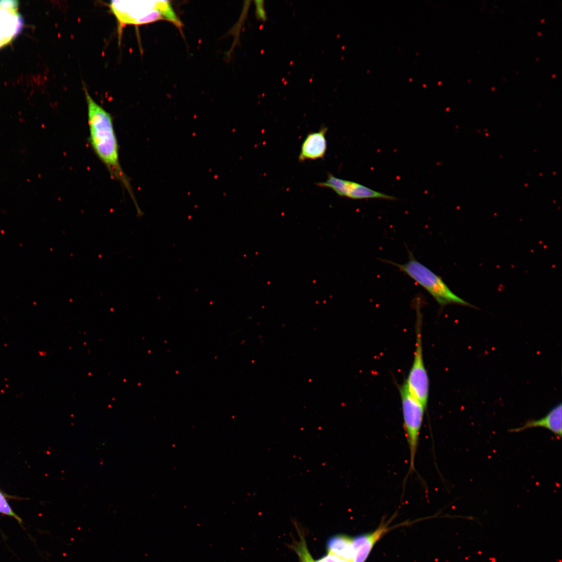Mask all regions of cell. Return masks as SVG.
<instances>
[{"instance_id": "1", "label": "cell", "mask_w": 562, "mask_h": 562, "mask_svg": "<svg viewBox=\"0 0 562 562\" xmlns=\"http://www.w3.org/2000/svg\"><path fill=\"white\" fill-rule=\"evenodd\" d=\"M84 90L87 104L89 141L92 148L113 179L119 182L128 192L138 214L141 215L130 180L120 163L118 142L111 115L95 101L85 87Z\"/></svg>"}, {"instance_id": "2", "label": "cell", "mask_w": 562, "mask_h": 562, "mask_svg": "<svg viewBox=\"0 0 562 562\" xmlns=\"http://www.w3.org/2000/svg\"><path fill=\"white\" fill-rule=\"evenodd\" d=\"M409 260L405 264H398L389 261L387 262L409 275L411 279L424 288L441 306L457 304L475 307L453 293L440 276L436 274L416 260L410 251H409Z\"/></svg>"}, {"instance_id": "3", "label": "cell", "mask_w": 562, "mask_h": 562, "mask_svg": "<svg viewBox=\"0 0 562 562\" xmlns=\"http://www.w3.org/2000/svg\"><path fill=\"white\" fill-rule=\"evenodd\" d=\"M109 6L122 25H140L164 20L172 6L168 1H113Z\"/></svg>"}, {"instance_id": "4", "label": "cell", "mask_w": 562, "mask_h": 562, "mask_svg": "<svg viewBox=\"0 0 562 562\" xmlns=\"http://www.w3.org/2000/svg\"><path fill=\"white\" fill-rule=\"evenodd\" d=\"M404 427L410 452V467L407 477L415 471L419 438L426 407L408 390L405 382L400 388Z\"/></svg>"}, {"instance_id": "5", "label": "cell", "mask_w": 562, "mask_h": 562, "mask_svg": "<svg viewBox=\"0 0 562 562\" xmlns=\"http://www.w3.org/2000/svg\"><path fill=\"white\" fill-rule=\"evenodd\" d=\"M417 338L412 366L405 382L411 395L426 407L428 404L429 380L423 359L421 333L422 316L417 308Z\"/></svg>"}, {"instance_id": "6", "label": "cell", "mask_w": 562, "mask_h": 562, "mask_svg": "<svg viewBox=\"0 0 562 562\" xmlns=\"http://www.w3.org/2000/svg\"><path fill=\"white\" fill-rule=\"evenodd\" d=\"M13 2H0V47L16 36L22 26L21 18L14 10Z\"/></svg>"}, {"instance_id": "7", "label": "cell", "mask_w": 562, "mask_h": 562, "mask_svg": "<svg viewBox=\"0 0 562 562\" xmlns=\"http://www.w3.org/2000/svg\"><path fill=\"white\" fill-rule=\"evenodd\" d=\"M328 128L322 127L317 132L310 133L303 141L298 157L299 161L317 160L325 157L327 151L326 138Z\"/></svg>"}, {"instance_id": "8", "label": "cell", "mask_w": 562, "mask_h": 562, "mask_svg": "<svg viewBox=\"0 0 562 562\" xmlns=\"http://www.w3.org/2000/svg\"><path fill=\"white\" fill-rule=\"evenodd\" d=\"M387 523L383 522L373 532L359 535L352 540V562H365L375 544L388 532Z\"/></svg>"}, {"instance_id": "9", "label": "cell", "mask_w": 562, "mask_h": 562, "mask_svg": "<svg viewBox=\"0 0 562 562\" xmlns=\"http://www.w3.org/2000/svg\"><path fill=\"white\" fill-rule=\"evenodd\" d=\"M542 427L550 430L561 438L562 434V406L560 403L554 407L543 418L539 420H529L520 427L509 430V433H519L527 429Z\"/></svg>"}, {"instance_id": "10", "label": "cell", "mask_w": 562, "mask_h": 562, "mask_svg": "<svg viewBox=\"0 0 562 562\" xmlns=\"http://www.w3.org/2000/svg\"><path fill=\"white\" fill-rule=\"evenodd\" d=\"M344 197L352 199L383 198L395 200L396 197L374 191L360 183L346 180Z\"/></svg>"}, {"instance_id": "11", "label": "cell", "mask_w": 562, "mask_h": 562, "mask_svg": "<svg viewBox=\"0 0 562 562\" xmlns=\"http://www.w3.org/2000/svg\"><path fill=\"white\" fill-rule=\"evenodd\" d=\"M352 540L346 535H336L330 538L327 543L328 552L341 559L352 562L353 551Z\"/></svg>"}, {"instance_id": "12", "label": "cell", "mask_w": 562, "mask_h": 562, "mask_svg": "<svg viewBox=\"0 0 562 562\" xmlns=\"http://www.w3.org/2000/svg\"><path fill=\"white\" fill-rule=\"evenodd\" d=\"M295 550L301 562H314L310 553L308 550L307 544L303 537L301 540L295 545Z\"/></svg>"}, {"instance_id": "13", "label": "cell", "mask_w": 562, "mask_h": 562, "mask_svg": "<svg viewBox=\"0 0 562 562\" xmlns=\"http://www.w3.org/2000/svg\"><path fill=\"white\" fill-rule=\"evenodd\" d=\"M0 513L10 516V517L16 519L18 522H21V519L13 511L9 504L7 501L5 496L1 491H0Z\"/></svg>"}, {"instance_id": "14", "label": "cell", "mask_w": 562, "mask_h": 562, "mask_svg": "<svg viewBox=\"0 0 562 562\" xmlns=\"http://www.w3.org/2000/svg\"><path fill=\"white\" fill-rule=\"evenodd\" d=\"M256 15L257 19L261 21H265L267 19V15L265 7L264 1H255Z\"/></svg>"}, {"instance_id": "15", "label": "cell", "mask_w": 562, "mask_h": 562, "mask_svg": "<svg viewBox=\"0 0 562 562\" xmlns=\"http://www.w3.org/2000/svg\"><path fill=\"white\" fill-rule=\"evenodd\" d=\"M323 562H341L342 559L334 554L328 552L327 556L322 558Z\"/></svg>"}, {"instance_id": "16", "label": "cell", "mask_w": 562, "mask_h": 562, "mask_svg": "<svg viewBox=\"0 0 562 562\" xmlns=\"http://www.w3.org/2000/svg\"><path fill=\"white\" fill-rule=\"evenodd\" d=\"M341 562H349V561H346V560H345L342 559V560H341Z\"/></svg>"}, {"instance_id": "17", "label": "cell", "mask_w": 562, "mask_h": 562, "mask_svg": "<svg viewBox=\"0 0 562 562\" xmlns=\"http://www.w3.org/2000/svg\"><path fill=\"white\" fill-rule=\"evenodd\" d=\"M314 562H323L322 559L317 561H315Z\"/></svg>"}]
</instances>
